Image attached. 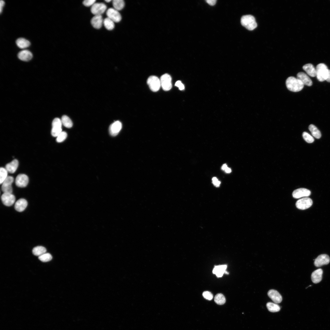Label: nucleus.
<instances>
[{"mask_svg": "<svg viewBox=\"0 0 330 330\" xmlns=\"http://www.w3.org/2000/svg\"><path fill=\"white\" fill-rule=\"evenodd\" d=\"M297 79L300 80L304 85L310 86L313 85V82L309 76L305 73L300 72L297 75Z\"/></svg>", "mask_w": 330, "mask_h": 330, "instance_id": "18", "label": "nucleus"}, {"mask_svg": "<svg viewBox=\"0 0 330 330\" xmlns=\"http://www.w3.org/2000/svg\"><path fill=\"white\" fill-rule=\"evenodd\" d=\"M67 136L66 132L62 131L57 137L56 141L58 143L62 142L66 139Z\"/></svg>", "mask_w": 330, "mask_h": 330, "instance_id": "36", "label": "nucleus"}, {"mask_svg": "<svg viewBox=\"0 0 330 330\" xmlns=\"http://www.w3.org/2000/svg\"><path fill=\"white\" fill-rule=\"evenodd\" d=\"M224 171L226 173H229L231 172V170L230 168L227 167Z\"/></svg>", "mask_w": 330, "mask_h": 330, "instance_id": "44", "label": "nucleus"}, {"mask_svg": "<svg viewBox=\"0 0 330 330\" xmlns=\"http://www.w3.org/2000/svg\"><path fill=\"white\" fill-rule=\"evenodd\" d=\"M226 299L224 296L222 294H219L215 297V302L218 304L222 305L226 302Z\"/></svg>", "mask_w": 330, "mask_h": 330, "instance_id": "33", "label": "nucleus"}, {"mask_svg": "<svg viewBox=\"0 0 330 330\" xmlns=\"http://www.w3.org/2000/svg\"><path fill=\"white\" fill-rule=\"evenodd\" d=\"M112 4L114 8L118 11L122 10L125 6V2L123 0H113Z\"/></svg>", "mask_w": 330, "mask_h": 330, "instance_id": "28", "label": "nucleus"}, {"mask_svg": "<svg viewBox=\"0 0 330 330\" xmlns=\"http://www.w3.org/2000/svg\"><path fill=\"white\" fill-rule=\"evenodd\" d=\"M5 2L3 1H2V0H1V2H0V13H1V14L2 12L3 8L5 5Z\"/></svg>", "mask_w": 330, "mask_h": 330, "instance_id": "42", "label": "nucleus"}, {"mask_svg": "<svg viewBox=\"0 0 330 330\" xmlns=\"http://www.w3.org/2000/svg\"><path fill=\"white\" fill-rule=\"evenodd\" d=\"M241 22L242 25L249 30H253L257 26L255 17L250 15L243 16Z\"/></svg>", "mask_w": 330, "mask_h": 330, "instance_id": "2", "label": "nucleus"}, {"mask_svg": "<svg viewBox=\"0 0 330 330\" xmlns=\"http://www.w3.org/2000/svg\"><path fill=\"white\" fill-rule=\"evenodd\" d=\"M327 82L330 83V70H328V73L326 80Z\"/></svg>", "mask_w": 330, "mask_h": 330, "instance_id": "43", "label": "nucleus"}, {"mask_svg": "<svg viewBox=\"0 0 330 330\" xmlns=\"http://www.w3.org/2000/svg\"><path fill=\"white\" fill-rule=\"evenodd\" d=\"M17 46L20 48L24 49L30 46V43L29 41L23 38H19L16 41Z\"/></svg>", "mask_w": 330, "mask_h": 330, "instance_id": "25", "label": "nucleus"}, {"mask_svg": "<svg viewBox=\"0 0 330 330\" xmlns=\"http://www.w3.org/2000/svg\"><path fill=\"white\" fill-rule=\"evenodd\" d=\"M114 23L108 17L105 19L103 21V24L105 27L109 30H111L114 29L115 27Z\"/></svg>", "mask_w": 330, "mask_h": 330, "instance_id": "31", "label": "nucleus"}, {"mask_svg": "<svg viewBox=\"0 0 330 330\" xmlns=\"http://www.w3.org/2000/svg\"><path fill=\"white\" fill-rule=\"evenodd\" d=\"M327 66L324 63H320L317 65L316 68L317 79L320 82L325 81L328 73Z\"/></svg>", "mask_w": 330, "mask_h": 330, "instance_id": "3", "label": "nucleus"}, {"mask_svg": "<svg viewBox=\"0 0 330 330\" xmlns=\"http://www.w3.org/2000/svg\"><path fill=\"white\" fill-rule=\"evenodd\" d=\"M227 267V265H222L215 266L213 269L212 273L215 274L217 277H221L225 273Z\"/></svg>", "mask_w": 330, "mask_h": 330, "instance_id": "22", "label": "nucleus"}, {"mask_svg": "<svg viewBox=\"0 0 330 330\" xmlns=\"http://www.w3.org/2000/svg\"><path fill=\"white\" fill-rule=\"evenodd\" d=\"M160 80L161 86L164 90L168 91L171 89L172 87V79L169 74L166 73L162 75Z\"/></svg>", "mask_w": 330, "mask_h": 330, "instance_id": "6", "label": "nucleus"}, {"mask_svg": "<svg viewBox=\"0 0 330 330\" xmlns=\"http://www.w3.org/2000/svg\"><path fill=\"white\" fill-rule=\"evenodd\" d=\"M147 83L150 90L154 92L159 91L161 87L160 79L156 76H150L147 79Z\"/></svg>", "mask_w": 330, "mask_h": 330, "instance_id": "4", "label": "nucleus"}, {"mask_svg": "<svg viewBox=\"0 0 330 330\" xmlns=\"http://www.w3.org/2000/svg\"><path fill=\"white\" fill-rule=\"evenodd\" d=\"M122 125L119 121H116L112 124L109 127L110 134L112 136L117 135L122 129Z\"/></svg>", "mask_w": 330, "mask_h": 330, "instance_id": "15", "label": "nucleus"}, {"mask_svg": "<svg viewBox=\"0 0 330 330\" xmlns=\"http://www.w3.org/2000/svg\"><path fill=\"white\" fill-rule=\"evenodd\" d=\"M17 56L19 59L24 61H28L32 57V54L28 50H23L19 52Z\"/></svg>", "mask_w": 330, "mask_h": 330, "instance_id": "19", "label": "nucleus"}, {"mask_svg": "<svg viewBox=\"0 0 330 330\" xmlns=\"http://www.w3.org/2000/svg\"><path fill=\"white\" fill-rule=\"evenodd\" d=\"M267 294L268 297L275 303H280L282 301V297L277 291L274 289L270 290Z\"/></svg>", "mask_w": 330, "mask_h": 330, "instance_id": "16", "label": "nucleus"}, {"mask_svg": "<svg viewBox=\"0 0 330 330\" xmlns=\"http://www.w3.org/2000/svg\"><path fill=\"white\" fill-rule=\"evenodd\" d=\"M61 121L63 125L65 127L68 128H70L72 126L73 123L70 119L66 115L62 116Z\"/></svg>", "mask_w": 330, "mask_h": 330, "instance_id": "30", "label": "nucleus"}, {"mask_svg": "<svg viewBox=\"0 0 330 330\" xmlns=\"http://www.w3.org/2000/svg\"><path fill=\"white\" fill-rule=\"evenodd\" d=\"M106 14L109 18L115 23L119 22L122 20V17L119 11L113 8H110L107 10Z\"/></svg>", "mask_w": 330, "mask_h": 330, "instance_id": "7", "label": "nucleus"}, {"mask_svg": "<svg viewBox=\"0 0 330 330\" xmlns=\"http://www.w3.org/2000/svg\"><path fill=\"white\" fill-rule=\"evenodd\" d=\"M212 181L213 184L216 187H219L220 186L221 183L216 177H213Z\"/></svg>", "mask_w": 330, "mask_h": 330, "instance_id": "39", "label": "nucleus"}, {"mask_svg": "<svg viewBox=\"0 0 330 330\" xmlns=\"http://www.w3.org/2000/svg\"><path fill=\"white\" fill-rule=\"evenodd\" d=\"M311 195V192L306 188H301L295 190L293 193V197L295 199L306 197Z\"/></svg>", "mask_w": 330, "mask_h": 330, "instance_id": "12", "label": "nucleus"}, {"mask_svg": "<svg viewBox=\"0 0 330 330\" xmlns=\"http://www.w3.org/2000/svg\"><path fill=\"white\" fill-rule=\"evenodd\" d=\"M175 86L178 87L179 89L180 90H182L184 89V85L180 81H177L175 85Z\"/></svg>", "mask_w": 330, "mask_h": 330, "instance_id": "40", "label": "nucleus"}, {"mask_svg": "<svg viewBox=\"0 0 330 330\" xmlns=\"http://www.w3.org/2000/svg\"><path fill=\"white\" fill-rule=\"evenodd\" d=\"M103 21L102 15H94L91 20V23L94 28L99 29L101 28Z\"/></svg>", "mask_w": 330, "mask_h": 330, "instance_id": "17", "label": "nucleus"}, {"mask_svg": "<svg viewBox=\"0 0 330 330\" xmlns=\"http://www.w3.org/2000/svg\"><path fill=\"white\" fill-rule=\"evenodd\" d=\"M111 1H112L111 0H106V1H105V2H106L107 3H109V2H110Z\"/></svg>", "mask_w": 330, "mask_h": 330, "instance_id": "46", "label": "nucleus"}, {"mask_svg": "<svg viewBox=\"0 0 330 330\" xmlns=\"http://www.w3.org/2000/svg\"><path fill=\"white\" fill-rule=\"evenodd\" d=\"M313 204V202L312 199L305 197L298 201L296 205L298 209L304 210L311 207Z\"/></svg>", "mask_w": 330, "mask_h": 330, "instance_id": "9", "label": "nucleus"}, {"mask_svg": "<svg viewBox=\"0 0 330 330\" xmlns=\"http://www.w3.org/2000/svg\"><path fill=\"white\" fill-rule=\"evenodd\" d=\"M14 181V178L11 176H8L3 183L2 190L4 193H12L13 189L12 184Z\"/></svg>", "mask_w": 330, "mask_h": 330, "instance_id": "13", "label": "nucleus"}, {"mask_svg": "<svg viewBox=\"0 0 330 330\" xmlns=\"http://www.w3.org/2000/svg\"><path fill=\"white\" fill-rule=\"evenodd\" d=\"M18 164V161L16 159H15L6 165V169L8 172L11 173H14L17 170Z\"/></svg>", "mask_w": 330, "mask_h": 330, "instance_id": "24", "label": "nucleus"}, {"mask_svg": "<svg viewBox=\"0 0 330 330\" xmlns=\"http://www.w3.org/2000/svg\"><path fill=\"white\" fill-rule=\"evenodd\" d=\"M323 271L321 269H318L312 273L311 279L313 282L315 284L320 282L322 279Z\"/></svg>", "mask_w": 330, "mask_h": 330, "instance_id": "21", "label": "nucleus"}, {"mask_svg": "<svg viewBox=\"0 0 330 330\" xmlns=\"http://www.w3.org/2000/svg\"><path fill=\"white\" fill-rule=\"evenodd\" d=\"M96 2L95 0H85L83 2V4L87 7L92 6Z\"/></svg>", "mask_w": 330, "mask_h": 330, "instance_id": "38", "label": "nucleus"}, {"mask_svg": "<svg viewBox=\"0 0 330 330\" xmlns=\"http://www.w3.org/2000/svg\"><path fill=\"white\" fill-rule=\"evenodd\" d=\"M286 85L289 90L294 92L301 91L304 86V85L300 80L293 76L288 78L286 81Z\"/></svg>", "mask_w": 330, "mask_h": 330, "instance_id": "1", "label": "nucleus"}, {"mask_svg": "<svg viewBox=\"0 0 330 330\" xmlns=\"http://www.w3.org/2000/svg\"><path fill=\"white\" fill-rule=\"evenodd\" d=\"M52 258L51 255L49 253H46L39 257V259L43 262H46L51 261Z\"/></svg>", "mask_w": 330, "mask_h": 330, "instance_id": "34", "label": "nucleus"}, {"mask_svg": "<svg viewBox=\"0 0 330 330\" xmlns=\"http://www.w3.org/2000/svg\"><path fill=\"white\" fill-rule=\"evenodd\" d=\"M107 6L103 3H95L91 7V11L94 15H102L106 11Z\"/></svg>", "mask_w": 330, "mask_h": 330, "instance_id": "8", "label": "nucleus"}, {"mask_svg": "<svg viewBox=\"0 0 330 330\" xmlns=\"http://www.w3.org/2000/svg\"><path fill=\"white\" fill-rule=\"evenodd\" d=\"M267 307L269 311L272 313H276L279 311L280 307L278 304L271 302L267 304Z\"/></svg>", "mask_w": 330, "mask_h": 330, "instance_id": "29", "label": "nucleus"}, {"mask_svg": "<svg viewBox=\"0 0 330 330\" xmlns=\"http://www.w3.org/2000/svg\"><path fill=\"white\" fill-rule=\"evenodd\" d=\"M309 129L314 137L317 139L321 138V132L315 126L313 125H310L309 126Z\"/></svg>", "mask_w": 330, "mask_h": 330, "instance_id": "26", "label": "nucleus"}, {"mask_svg": "<svg viewBox=\"0 0 330 330\" xmlns=\"http://www.w3.org/2000/svg\"><path fill=\"white\" fill-rule=\"evenodd\" d=\"M203 296L205 298L209 301L212 300L213 298V296L211 293L207 291L203 293Z\"/></svg>", "mask_w": 330, "mask_h": 330, "instance_id": "37", "label": "nucleus"}, {"mask_svg": "<svg viewBox=\"0 0 330 330\" xmlns=\"http://www.w3.org/2000/svg\"><path fill=\"white\" fill-rule=\"evenodd\" d=\"M330 261L329 256L326 254L319 255L316 258L314 263L315 265L317 267L328 264Z\"/></svg>", "mask_w": 330, "mask_h": 330, "instance_id": "14", "label": "nucleus"}, {"mask_svg": "<svg viewBox=\"0 0 330 330\" xmlns=\"http://www.w3.org/2000/svg\"><path fill=\"white\" fill-rule=\"evenodd\" d=\"M206 1L209 5L213 6L215 5L217 1V0H206Z\"/></svg>", "mask_w": 330, "mask_h": 330, "instance_id": "41", "label": "nucleus"}, {"mask_svg": "<svg viewBox=\"0 0 330 330\" xmlns=\"http://www.w3.org/2000/svg\"><path fill=\"white\" fill-rule=\"evenodd\" d=\"M8 171L4 168L2 167L0 168V184H2L4 181L8 177Z\"/></svg>", "mask_w": 330, "mask_h": 330, "instance_id": "32", "label": "nucleus"}, {"mask_svg": "<svg viewBox=\"0 0 330 330\" xmlns=\"http://www.w3.org/2000/svg\"><path fill=\"white\" fill-rule=\"evenodd\" d=\"M1 200L5 205L9 207L14 204L16 198L12 193H4L1 196Z\"/></svg>", "mask_w": 330, "mask_h": 330, "instance_id": "10", "label": "nucleus"}, {"mask_svg": "<svg viewBox=\"0 0 330 330\" xmlns=\"http://www.w3.org/2000/svg\"><path fill=\"white\" fill-rule=\"evenodd\" d=\"M62 123L61 120L59 118H55L52 123L51 134L52 136L57 137L62 132Z\"/></svg>", "mask_w": 330, "mask_h": 330, "instance_id": "5", "label": "nucleus"}, {"mask_svg": "<svg viewBox=\"0 0 330 330\" xmlns=\"http://www.w3.org/2000/svg\"><path fill=\"white\" fill-rule=\"evenodd\" d=\"M303 69L309 76L312 77L316 76V69L311 64H307L303 66Z\"/></svg>", "mask_w": 330, "mask_h": 330, "instance_id": "23", "label": "nucleus"}, {"mask_svg": "<svg viewBox=\"0 0 330 330\" xmlns=\"http://www.w3.org/2000/svg\"><path fill=\"white\" fill-rule=\"evenodd\" d=\"M29 182L28 177L24 174H19L16 177L15 180V184L16 186L20 188H24L28 185Z\"/></svg>", "mask_w": 330, "mask_h": 330, "instance_id": "11", "label": "nucleus"}, {"mask_svg": "<svg viewBox=\"0 0 330 330\" xmlns=\"http://www.w3.org/2000/svg\"><path fill=\"white\" fill-rule=\"evenodd\" d=\"M302 135L304 139L307 143H310L314 142V139L313 137L308 133L304 132Z\"/></svg>", "mask_w": 330, "mask_h": 330, "instance_id": "35", "label": "nucleus"}, {"mask_svg": "<svg viewBox=\"0 0 330 330\" xmlns=\"http://www.w3.org/2000/svg\"><path fill=\"white\" fill-rule=\"evenodd\" d=\"M46 249L42 246H38L34 248L32 250L33 254L35 256L39 257L46 253Z\"/></svg>", "mask_w": 330, "mask_h": 330, "instance_id": "27", "label": "nucleus"}, {"mask_svg": "<svg viewBox=\"0 0 330 330\" xmlns=\"http://www.w3.org/2000/svg\"><path fill=\"white\" fill-rule=\"evenodd\" d=\"M227 165L226 164H224L221 167V169L222 170L225 171V170L227 168Z\"/></svg>", "mask_w": 330, "mask_h": 330, "instance_id": "45", "label": "nucleus"}, {"mask_svg": "<svg viewBox=\"0 0 330 330\" xmlns=\"http://www.w3.org/2000/svg\"><path fill=\"white\" fill-rule=\"evenodd\" d=\"M28 205V202L25 199H21L18 200L14 206L15 209L18 212H22L26 209Z\"/></svg>", "mask_w": 330, "mask_h": 330, "instance_id": "20", "label": "nucleus"}]
</instances>
